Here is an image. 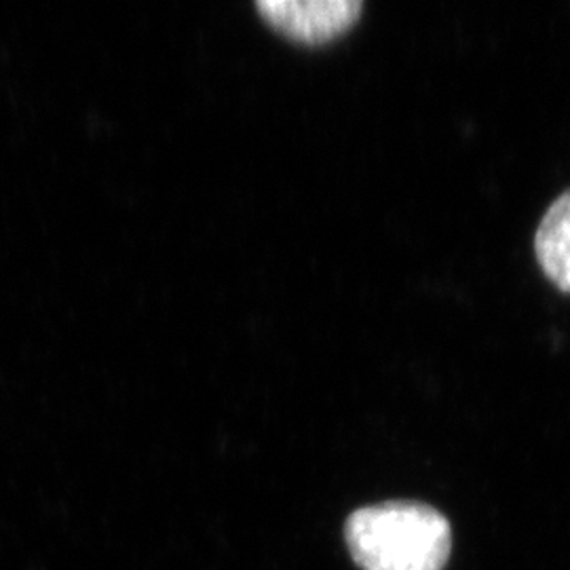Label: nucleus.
<instances>
[{"label": "nucleus", "mask_w": 570, "mask_h": 570, "mask_svg": "<svg viewBox=\"0 0 570 570\" xmlns=\"http://www.w3.org/2000/svg\"><path fill=\"white\" fill-rule=\"evenodd\" d=\"M346 543L364 570H442L452 532L440 511L421 503H383L355 511Z\"/></svg>", "instance_id": "obj_1"}, {"label": "nucleus", "mask_w": 570, "mask_h": 570, "mask_svg": "<svg viewBox=\"0 0 570 570\" xmlns=\"http://www.w3.org/2000/svg\"><path fill=\"white\" fill-rule=\"evenodd\" d=\"M256 9L273 28L294 41H332L362 13L360 0H258Z\"/></svg>", "instance_id": "obj_2"}, {"label": "nucleus", "mask_w": 570, "mask_h": 570, "mask_svg": "<svg viewBox=\"0 0 570 570\" xmlns=\"http://www.w3.org/2000/svg\"><path fill=\"white\" fill-rule=\"evenodd\" d=\"M534 249L539 265L551 282L570 292V190L546 212L537 230Z\"/></svg>", "instance_id": "obj_3"}]
</instances>
